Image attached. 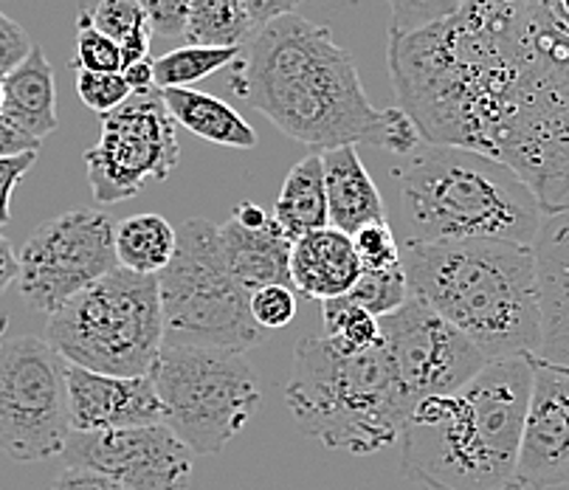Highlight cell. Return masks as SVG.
Returning a JSON list of instances; mask_svg holds the SVG:
<instances>
[{
  "mask_svg": "<svg viewBox=\"0 0 569 490\" xmlns=\"http://www.w3.org/2000/svg\"><path fill=\"white\" fill-rule=\"evenodd\" d=\"M229 88L279 133L321 152L376 147L387 110L370 102L356 62L328 26L299 12L271 20L242 46Z\"/></svg>",
  "mask_w": 569,
  "mask_h": 490,
  "instance_id": "1",
  "label": "cell"
},
{
  "mask_svg": "<svg viewBox=\"0 0 569 490\" xmlns=\"http://www.w3.org/2000/svg\"><path fill=\"white\" fill-rule=\"evenodd\" d=\"M533 361L508 358L415 406L400 429V473L423 490H521L519 448Z\"/></svg>",
  "mask_w": 569,
  "mask_h": 490,
  "instance_id": "2",
  "label": "cell"
},
{
  "mask_svg": "<svg viewBox=\"0 0 569 490\" xmlns=\"http://www.w3.org/2000/svg\"><path fill=\"white\" fill-rule=\"evenodd\" d=\"M409 293L455 324L493 361L541 350V304L533 246L446 240L400 246Z\"/></svg>",
  "mask_w": 569,
  "mask_h": 490,
  "instance_id": "3",
  "label": "cell"
},
{
  "mask_svg": "<svg viewBox=\"0 0 569 490\" xmlns=\"http://www.w3.org/2000/svg\"><path fill=\"white\" fill-rule=\"evenodd\" d=\"M400 246L508 240L533 246L545 220L539 198L508 163L477 150L420 141L389 167Z\"/></svg>",
  "mask_w": 569,
  "mask_h": 490,
  "instance_id": "4",
  "label": "cell"
},
{
  "mask_svg": "<svg viewBox=\"0 0 569 490\" xmlns=\"http://www.w3.org/2000/svg\"><path fill=\"white\" fill-rule=\"evenodd\" d=\"M284 403L305 437L350 454L392 446L415 409L383 344L350 356L325 336L302 339L293 350Z\"/></svg>",
  "mask_w": 569,
  "mask_h": 490,
  "instance_id": "5",
  "label": "cell"
},
{
  "mask_svg": "<svg viewBox=\"0 0 569 490\" xmlns=\"http://www.w3.org/2000/svg\"><path fill=\"white\" fill-rule=\"evenodd\" d=\"M46 341L82 370L150 376L164 347L158 277L116 268L49 316Z\"/></svg>",
  "mask_w": 569,
  "mask_h": 490,
  "instance_id": "6",
  "label": "cell"
},
{
  "mask_svg": "<svg viewBox=\"0 0 569 490\" xmlns=\"http://www.w3.org/2000/svg\"><path fill=\"white\" fill-rule=\"evenodd\" d=\"M176 254L158 273L164 344L229 347L249 352L266 341L251 316V293L231 277L218 226L192 218L178 226Z\"/></svg>",
  "mask_w": 569,
  "mask_h": 490,
  "instance_id": "7",
  "label": "cell"
},
{
  "mask_svg": "<svg viewBox=\"0 0 569 490\" xmlns=\"http://www.w3.org/2000/svg\"><path fill=\"white\" fill-rule=\"evenodd\" d=\"M150 378L164 426L194 457L220 454L262 400L246 352L229 347L164 344Z\"/></svg>",
  "mask_w": 569,
  "mask_h": 490,
  "instance_id": "8",
  "label": "cell"
},
{
  "mask_svg": "<svg viewBox=\"0 0 569 490\" xmlns=\"http://www.w3.org/2000/svg\"><path fill=\"white\" fill-rule=\"evenodd\" d=\"M66 358L46 339H0V451L12 462H46L66 451Z\"/></svg>",
  "mask_w": 569,
  "mask_h": 490,
  "instance_id": "9",
  "label": "cell"
},
{
  "mask_svg": "<svg viewBox=\"0 0 569 490\" xmlns=\"http://www.w3.org/2000/svg\"><path fill=\"white\" fill-rule=\"evenodd\" d=\"M116 268L113 218L79 207L31 231L18 254V291L31 310L51 316Z\"/></svg>",
  "mask_w": 569,
  "mask_h": 490,
  "instance_id": "10",
  "label": "cell"
},
{
  "mask_svg": "<svg viewBox=\"0 0 569 490\" xmlns=\"http://www.w3.org/2000/svg\"><path fill=\"white\" fill-rule=\"evenodd\" d=\"M178 158V124L167 110L164 91L152 88L102 116L99 141L86 152L88 183L97 203L110 207L141 194L150 181H167Z\"/></svg>",
  "mask_w": 569,
  "mask_h": 490,
  "instance_id": "11",
  "label": "cell"
},
{
  "mask_svg": "<svg viewBox=\"0 0 569 490\" xmlns=\"http://www.w3.org/2000/svg\"><path fill=\"white\" fill-rule=\"evenodd\" d=\"M378 321L383 350L412 406L435 394L455 392L488 367V358L471 339L418 297H409L403 308Z\"/></svg>",
  "mask_w": 569,
  "mask_h": 490,
  "instance_id": "12",
  "label": "cell"
},
{
  "mask_svg": "<svg viewBox=\"0 0 569 490\" xmlns=\"http://www.w3.org/2000/svg\"><path fill=\"white\" fill-rule=\"evenodd\" d=\"M62 460L66 468H91L128 490H187L194 454L158 423L97 434L71 431Z\"/></svg>",
  "mask_w": 569,
  "mask_h": 490,
  "instance_id": "13",
  "label": "cell"
},
{
  "mask_svg": "<svg viewBox=\"0 0 569 490\" xmlns=\"http://www.w3.org/2000/svg\"><path fill=\"white\" fill-rule=\"evenodd\" d=\"M533 361V387L519 448L521 490L569 484V370Z\"/></svg>",
  "mask_w": 569,
  "mask_h": 490,
  "instance_id": "14",
  "label": "cell"
},
{
  "mask_svg": "<svg viewBox=\"0 0 569 490\" xmlns=\"http://www.w3.org/2000/svg\"><path fill=\"white\" fill-rule=\"evenodd\" d=\"M68 423L77 434L164 423V406L150 376L116 378L68 363Z\"/></svg>",
  "mask_w": 569,
  "mask_h": 490,
  "instance_id": "15",
  "label": "cell"
},
{
  "mask_svg": "<svg viewBox=\"0 0 569 490\" xmlns=\"http://www.w3.org/2000/svg\"><path fill=\"white\" fill-rule=\"evenodd\" d=\"M541 304V361L569 370V209L545 214L533 242Z\"/></svg>",
  "mask_w": 569,
  "mask_h": 490,
  "instance_id": "16",
  "label": "cell"
},
{
  "mask_svg": "<svg viewBox=\"0 0 569 490\" xmlns=\"http://www.w3.org/2000/svg\"><path fill=\"white\" fill-rule=\"evenodd\" d=\"M361 277L352 237L345 231L319 229L299 237L291 249V288L299 297L328 302L347 297Z\"/></svg>",
  "mask_w": 569,
  "mask_h": 490,
  "instance_id": "17",
  "label": "cell"
},
{
  "mask_svg": "<svg viewBox=\"0 0 569 490\" xmlns=\"http://www.w3.org/2000/svg\"><path fill=\"white\" fill-rule=\"evenodd\" d=\"M220 249L231 277L249 293H257L268 284L291 288V249L293 242L284 237L277 220H268L260 229H246L234 218L218 226Z\"/></svg>",
  "mask_w": 569,
  "mask_h": 490,
  "instance_id": "18",
  "label": "cell"
},
{
  "mask_svg": "<svg viewBox=\"0 0 569 490\" xmlns=\"http://www.w3.org/2000/svg\"><path fill=\"white\" fill-rule=\"evenodd\" d=\"M321 167H325V189H328L333 229L352 237L363 226L387 223V203L367 163L358 156V147L350 144L321 152Z\"/></svg>",
  "mask_w": 569,
  "mask_h": 490,
  "instance_id": "19",
  "label": "cell"
},
{
  "mask_svg": "<svg viewBox=\"0 0 569 490\" xmlns=\"http://www.w3.org/2000/svg\"><path fill=\"white\" fill-rule=\"evenodd\" d=\"M3 116L37 141L54 133L60 124L54 68L40 46H34L31 54L3 77Z\"/></svg>",
  "mask_w": 569,
  "mask_h": 490,
  "instance_id": "20",
  "label": "cell"
},
{
  "mask_svg": "<svg viewBox=\"0 0 569 490\" xmlns=\"http://www.w3.org/2000/svg\"><path fill=\"white\" fill-rule=\"evenodd\" d=\"M164 102L178 128L200 136L209 144L234 147V150H254L257 133L231 104L214 99L212 93L194 88H172L164 91Z\"/></svg>",
  "mask_w": 569,
  "mask_h": 490,
  "instance_id": "21",
  "label": "cell"
},
{
  "mask_svg": "<svg viewBox=\"0 0 569 490\" xmlns=\"http://www.w3.org/2000/svg\"><path fill=\"white\" fill-rule=\"evenodd\" d=\"M271 218L277 220V226L291 242L310 234V231L328 229L330 209L321 152H310L288 172L277 194V203H273Z\"/></svg>",
  "mask_w": 569,
  "mask_h": 490,
  "instance_id": "22",
  "label": "cell"
},
{
  "mask_svg": "<svg viewBox=\"0 0 569 490\" xmlns=\"http://www.w3.org/2000/svg\"><path fill=\"white\" fill-rule=\"evenodd\" d=\"M178 231L161 214H136L116 226V260L121 268L158 277L176 254Z\"/></svg>",
  "mask_w": 569,
  "mask_h": 490,
  "instance_id": "23",
  "label": "cell"
},
{
  "mask_svg": "<svg viewBox=\"0 0 569 490\" xmlns=\"http://www.w3.org/2000/svg\"><path fill=\"white\" fill-rule=\"evenodd\" d=\"M257 34L240 0H192L183 26L187 46L203 49H242Z\"/></svg>",
  "mask_w": 569,
  "mask_h": 490,
  "instance_id": "24",
  "label": "cell"
},
{
  "mask_svg": "<svg viewBox=\"0 0 569 490\" xmlns=\"http://www.w3.org/2000/svg\"><path fill=\"white\" fill-rule=\"evenodd\" d=\"M93 26L108 34L121 51V66L130 68L136 62L150 60V18L136 0H99L91 12ZM121 68V71H124Z\"/></svg>",
  "mask_w": 569,
  "mask_h": 490,
  "instance_id": "25",
  "label": "cell"
},
{
  "mask_svg": "<svg viewBox=\"0 0 569 490\" xmlns=\"http://www.w3.org/2000/svg\"><path fill=\"white\" fill-rule=\"evenodd\" d=\"M240 57V49H203V46H183L152 60V79L158 91L172 88H192L220 68H231Z\"/></svg>",
  "mask_w": 569,
  "mask_h": 490,
  "instance_id": "26",
  "label": "cell"
},
{
  "mask_svg": "<svg viewBox=\"0 0 569 490\" xmlns=\"http://www.w3.org/2000/svg\"><path fill=\"white\" fill-rule=\"evenodd\" d=\"M321 319H325V339L333 341L341 352H367L381 344V321L347 297L321 302Z\"/></svg>",
  "mask_w": 569,
  "mask_h": 490,
  "instance_id": "27",
  "label": "cell"
},
{
  "mask_svg": "<svg viewBox=\"0 0 569 490\" xmlns=\"http://www.w3.org/2000/svg\"><path fill=\"white\" fill-rule=\"evenodd\" d=\"M409 297L412 293H409V282H406L400 262L392 268H381V271H361L358 282L352 284V291L347 293L350 302H356L358 308H363L376 319H383V316L400 310Z\"/></svg>",
  "mask_w": 569,
  "mask_h": 490,
  "instance_id": "28",
  "label": "cell"
},
{
  "mask_svg": "<svg viewBox=\"0 0 569 490\" xmlns=\"http://www.w3.org/2000/svg\"><path fill=\"white\" fill-rule=\"evenodd\" d=\"M77 71L91 73H121V51L108 34L93 26L91 12H79L77 18V54L71 62Z\"/></svg>",
  "mask_w": 569,
  "mask_h": 490,
  "instance_id": "29",
  "label": "cell"
},
{
  "mask_svg": "<svg viewBox=\"0 0 569 490\" xmlns=\"http://www.w3.org/2000/svg\"><path fill=\"white\" fill-rule=\"evenodd\" d=\"M392 12L389 34H415L429 26L455 18L468 0H387Z\"/></svg>",
  "mask_w": 569,
  "mask_h": 490,
  "instance_id": "30",
  "label": "cell"
},
{
  "mask_svg": "<svg viewBox=\"0 0 569 490\" xmlns=\"http://www.w3.org/2000/svg\"><path fill=\"white\" fill-rule=\"evenodd\" d=\"M352 249L361 262V271H381V268H392L400 262V242L389 220L387 223L363 226L361 231H356Z\"/></svg>",
  "mask_w": 569,
  "mask_h": 490,
  "instance_id": "31",
  "label": "cell"
},
{
  "mask_svg": "<svg viewBox=\"0 0 569 490\" xmlns=\"http://www.w3.org/2000/svg\"><path fill=\"white\" fill-rule=\"evenodd\" d=\"M77 93L79 99L99 116H108L119 104L128 102L133 97L128 79L121 73H91V71H77Z\"/></svg>",
  "mask_w": 569,
  "mask_h": 490,
  "instance_id": "32",
  "label": "cell"
},
{
  "mask_svg": "<svg viewBox=\"0 0 569 490\" xmlns=\"http://www.w3.org/2000/svg\"><path fill=\"white\" fill-rule=\"evenodd\" d=\"M251 316L262 330H282L297 319V293L284 284H268L251 293Z\"/></svg>",
  "mask_w": 569,
  "mask_h": 490,
  "instance_id": "33",
  "label": "cell"
},
{
  "mask_svg": "<svg viewBox=\"0 0 569 490\" xmlns=\"http://www.w3.org/2000/svg\"><path fill=\"white\" fill-rule=\"evenodd\" d=\"M150 18L152 31L158 37H183L187 12L192 0H136Z\"/></svg>",
  "mask_w": 569,
  "mask_h": 490,
  "instance_id": "34",
  "label": "cell"
},
{
  "mask_svg": "<svg viewBox=\"0 0 569 490\" xmlns=\"http://www.w3.org/2000/svg\"><path fill=\"white\" fill-rule=\"evenodd\" d=\"M31 49H34V43L29 40L23 26L0 12V79L14 71L31 54Z\"/></svg>",
  "mask_w": 569,
  "mask_h": 490,
  "instance_id": "35",
  "label": "cell"
},
{
  "mask_svg": "<svg viewBox=\"0 0 569 490\" xmlns=\"http://www.w3.org/2000/svg\"><path fill=\"white\" fill-rule=\"evenodd\" d=\"M34 161H37V152L0 158V229L9 223V218H12L14 187L23 181V176L34 167Z\"/></svg>",
  "mask_w": 569,
  "mask_h": 490,
  "instance_id": "36",
  "label": "cell"
},
{
  "mask_svg": "<svg viewBox=\"0 0 569 490\" xmlns=\"http://www.w3.org/2000/svg\"><path fill=\"white\" fill-rule=\"evenodd\" d=\"M51 490H128L116 479L104 477V473L91 471V468H66L60 477L54 479Z\"/></svg>",
  "mask_w": 569,
  "mask_h": 490,
  "instance_id": "37",
  "label": "cell"
},
{
  "mask_svg": "<svg viewBox=\"0 0 569 490\" xmlns=\"http://www.w3.org/2000/svg\"><path fill=\"white\" fill-rule=\"evenodd\" d=\"M246 12H249L251 23L260 31L262 26H268L271 20L282 18V14H293L305 0H240Z\"/></svg>",
  "mask_w": 569,
  "mask_h": 490,
  "instance_id": "38",
  "label": "cell"
},
{
  "mask_svg": "<svg viewBox=\"0 0 569 490\" xmlns=\"http://www.w3.org/2000/svg\"><path fill=\"white\" fill-rule=\"evenodd\" d=\"M23 152H40V141L31 139L20 128H14L12 121L0 113V158L23 156Z\"/></svg>",
  "mask_w": 569,
  "mask_h": 490,
  "instance_id": "39",
  "label": "cell"
},
{
  "mask_svg": "<svg viewBox=\"0 0 569 490\" xmlns=\"http://www.w3.org/2000/svg\"><path fill=\"white\" fill-rule=\"evenodd\" d=\"M121 77L128 79V86L133 93L152 91V88H156V79H152V60L136 62V66L124 68V71H121Z\"/></svg>",
  "mask_w": 569,
  "mask_h": 490,
  "instance_id": "40",
  "label": "cell"
},
{
  "mask_svg": "<svg viewBox=\"0 0 569 490\" xmlns=\"http://www.w3.org/2000/svg\"><path fill=\"white\" fill-rule=\"evenodd\" d=\"M18 282V257L3 234H0V293L7 291L9 284Z\"/></svg>",
  "mask_w": 569,
  "mask_h": 490,
  "instance_id": "41",
  "label": "cell"
},
{
  "mask_svg": "<svg viewBox=\"0 0 569 490\" xmlns=\"http://www.w3.org/2000/svg\"><path fill=\"white\" fill-rule=\"evenodd\" d=\"M231 218L240 226H246V229H260V226H266L268 220H271V214L262 212V209L257 207V203H251V200H242V203H237V207L231 209Z\"/></svg>",
  "mask_w": 569,
  "mask_h": 490,
  "instance_id": "42",
  "label": "cell"
},
{
  "mask_svg": "<svg viewBox=\"0 0 569 490\" xmlns=\"http://www.w3.org/2000/svg\"><path fill=\"white\" fill-rule=\"evenodd\" d=\"M0 113H3V79H0Z\"/></svg>",
  "mask_w": 569,
  "mask_h": 490,
  "instance_id": "43",
  "label": "cell"
}]
</instances>
